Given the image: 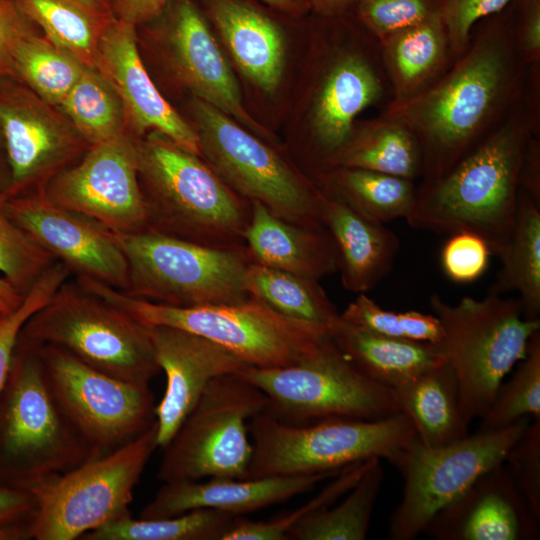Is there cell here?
<instances>
[{
  "label": "cell",
  "instance_id": "cell-1",
  "mask_svg": "<svg viewBox=\"0 0 540 540\" xmlns=\"http://www.w3.org/2000/svg\"><path fill=\"white\" fill-rule=\"evenodd\" d=\"M466 51L430 87L386 113L416 135L422 154V184L444 176L481 139L512 92L519 54L509 14L478 22Z\"/></svg>",
  "mask_w": 540,
  "mask_h": 540
},
{
  "label": "cell",
  "instance_id": "cell-2",
  "mask_svg": "<svg viewBox=\"0 0 540 540\" xmlns=\"http://www.w3.org/2000/svg\"><path fill=\"white\" fill-rule=\"evenodd\" d=\"M530 102L482 138L440 179L416 188L405 218L414 229L472 232L500 256L513 233L525 148L536 133Z\"/></svg>",
  "mask_w": 540,
  "mask_h": 540
},
{
  "label": "cell",
  "instance_id": "cell-3",
  "mask_svg": "<svg viewBox=\"0 0 540 540\" xmlns=\"http://www.w3.org/2000/svg\"><path fill=\"white\" fill-rule=\"evenodd\" d=\"M138 177L148 230L210 247L245 246L251 203L201 156L150 132L140 141Z\"/></svg>",
  "mask_w": 540,
  "mask_h": 540
},
{
  "label": "cell",
  "instance_id": "cell-4",
  "mask_svg": "<svg viewBox=\"0 0 540 540\" xmlns=\"http://www.w3.org/2000/svg\"><path fill=\"white\" fill-rule=\"evenodd\" d=\"M75 280L147 327L171 326L200 335L250 367L294 364L328 334L326 328L287 317L251 295L236 303L174 307L131 297L89 278Z\"/></svg>",
  "mask_w": 540,
  "mask_h": 540
},
{
  "label": "cell",
  "instance_id": "cell-5",
  "mask_svg": "<svg viewBox=\"0 0 540 540\" xmlns=\"http://www.w3.org/2000/svg\"><path fill=\"white\" fill-rule=\"evenodd\" d=\"M90 458L49 387L36 345L19 337L0 397V485L27 490Z\"/></svg>",
  "mask_w": 540,
  "mask_h": 540
},
{
  "label": "cell",
  "instance_id": "cell-6",
  "mask_svg": "<svg viewBox=\"0 0 540 540\" xmlns=\"http://www.w3.org/2000/svg\"><path fill=\"white\" fill-rule=\"evenodd\" d=\"M429 306L443 328L438 344L455 372L465 421L484 418L504 377L524 358L540 319H526L519 298L488 291L482 299L449 304L432 294Z\"/></svg>",
  "mask_w": 540,
  "mask_h": 540
},
{
  "label": "cell",
  "instance_id": "cell-7",
  "mask_svg": "<svg viewBox=\"0 0 540 540\" xmlns=\"http://www.w3.org/2000/svg\"><path fill=\"white\" fill-rule=\"evenodd\" d=\"M20 338L62 349L114 378L149 385L160 372L149 327L76 280L63 282L24 324Z\"/></svg>",
  "mask_w": 540,
  "mask_h": 540
},
{
  "label": "cell",
  "instance_id": "cell-8",
  "mask_svg": "<svg viewBox=\"0 0 540 540\" xmlns=\"http://www.w3.org/2000/svg\"><path fill=\"white\" fill-rule=\"evenodd\" d=\"M252 457L248 478L315 474L365 460L395 465L417 437L403 412L374 419H332L294 425L266 412L249 422Z\"/></svg>",
  "mask_w": 540,
  "mask_h": 540
},
{
  "label": "cell",
  "instance_id": "cell-9",
  "mask_svg": "<svg viewBox=\"0 0 540 540\" xmlns=\"http://www.w3.org/2000/svg\"><path fill=\"white\" fill-rule=\"evenodd\" d=\"M268 398L266 413L288 424L374 420L401 412L394 389L361 373L327 334L298 362L239 372Z\"/></svg>",
  "mask_w": 540,
  "mask_h": 540
},
{
  "label": "cell",
  "instance_id": "cell-10",
  "mask_svg": "<svg viewBox=\"0 0 540 540\" xmlns=\"http://www.w3.org/2000/svg\"><path fill=\"white\" fill-rule=\"evenodd\" d=\"M114 236L128 262L124 293L131 297L174 307L249 297L245 275L252 260L245 246L210 247L151 230Z\"/></svg>",
  "mask_w": 540,
  "mask_h": 540
},
{
  "label": "cell",
  "instance_id": "cell-11",
  "mask_svg": "<svg viewBox=\"0 0 540 540\" xmlns=\"http://www.w3.org/2000/svg\"><path fill=\"white\" fill-rule=\"evenodd\" d=\"M267 406L265 393L239 372L212 379L161 448L159 481L248 478L249 422Z\"/></svg>",
  "mask_w": 540,
  "mask_h": 540
},
{
  "label": "cell",
  "instance_id": "cell-12",
  "mask_svg": "<svg viewBox=\"0 0 540 540\" xmlns=\"http://www.w3.org/2000/svg\"><path fill=\"white\" fill-rule=\"evenodd\" d=\"M157 448L155 422L116 451L28 488L35 501L31 539H81L92 530L130 517L135 487Z\"/></svg>",
  "mask_w": 540,
  "mask_h": 540
},
{
  "label": "cell",
  "instance_id": "cell-13",
  "mask_svg": "<svg viewBox=\"0 0 540 540\" xmlns=\"http://www.w3.org/2000/svg\"><path fill=\"white\" fill-rule=\"evenodd\" d=\"M191 107L201 156L230 188L285 220L323 225L320 190L284 157L204 100Z\"/></svg>",
  "mask_w": 540,
  "mask_h": 540
},
{
  "label": "cell",
  "instance_id": "cell-14",
  "mask_svg": "<svg viewBox=\"0 0 540 540\" xmlns=\"http://www.w3.org/2000/svg\"><path fill=\"white\" fill-rule=\"evenodd\" d=\"M530 421L524 417L502 429H479L438 447H427L416 437L394 465L404 487L389 520V539L411 540L421 534L439 510L482 474L503 463Z\"/></svg>",
  "mask_w": 540,
  "mask_h": 540
},
{
  "label": "cell",
  "instance_id": "cell-15",
  "mask_svg": "<svg viewBox=\"0 0 540 540\" xmlns=\"http://www.w3.org/2000/svg\"><path fill=\"white\" fill-rule=\"evenodd\" d=\"M35 345L56 401L92 458L125 446L156 422L149 385L109 376L57 347Z\"/></svg>",
  "mask_w": 540,
  "mask_h": 540
},
{
  "label": "cell",
  "instance_id": "cell-16",
  "mask_svg": "<svg viewBox=\"0 0 540 540\" xmlns=\"http://www.w3.org/2000/svg\"><path fill=\"white\" fill-rule=\"evenodd\" d=\"M0 133L10 172L3 199L45 193L90 147L58 107L13 77L0 80Z\"/></svg>",
  "mask_w": 540,
  "mask_h": 540
},
{
  "label": "cell",
  "instance_id": "cell-17",
  "mask_svg": "<svg viewBox=\"0 0 540 540\" xmlns=\"http://www.w3.org/2000/svg\"><path fill=\"white\" fill-rule=\"evenodd\" d=\"M141 137L125 130L89 147L45 189L52 202L88 215L114 233L148 230L139 184Z\"/></svg>",
  "mask_w": 540,
  "mask_h": 540
},
{
  "label": "cell",
  "instance_id": "cell-18",
  "mask_svg": "<svg viewBox=\"0 0 540 540\" xmlns=\"http://www.w3.org/2000/svg\"><path fill=\"white\" fill-rule=\"evenodd\" d=\"M8 215L75 278H89L124 292L128 262L114 233L83 213L65 208L45 193L4 199Z\"/></svg>",
  "mask_w": 540,
  "mask_h": 540
},
{
  "label": "cell",
  "instance_id": "cell-19",
  "mask_svg": "<svg viewBox=\"0 0 540 540\" xmlns=\"http://www.w3.org/2000/svg\"><path fill=\"white\" fill-rule=\"evenodd\" d=\"M96 70L120 98L130 132L138 137L145 132L160 133L201 156L194 127L166 101L147 73L137 46L135 24L115 17L100 40Z\"/></svg>",
  "mask_w": 540,
  "mask_h": 540
},
{
  "label": "cell",
  "instance_id": "cell-20",
  "mask_svg": "<svg viewBox=\"0 0 540 540\" xmlns=\"http://www.w3.org/2000/svg\"><path fill=\"white\" fill-rule=\"evenodd\" d=\"M154 354L166 375V389L155 407L157 441L163 448L217 376L242 371L247 365L220 345L171 326L149 327Z\"/></svg>",
  "mask_w": 540,
  "mask_h": 540
},
{
  "label": "cell",
  "instance_id": "cell-21",
  "mask_svg": "<svg viewBox=\"0 0 540 540\" xmlns=\"http://www.w3.org/2000/svg\"><path fill=\"white\" fill-rule=\"evenodd\" d=\"M539 523L501 463L439 510L422 533L437 540H535Z\"/></svg>",
  "mask_w": 540,
  "mask_h": 540
},
{
  "label": "cell",
  "instance_id": "cell-22",
  "mask_svg": "<svg viewBox=\"0 0 540 540\" xmlns=\"http://www.w3.org/2000/svg\"><path fill=\"white\" fill-rule=\"evenodd\" d=\"M165 20L169 61L180 80L197 98L260 132L245 111L237 81L196 5L176 0Z\"/></svg>",
  "mask_w": 540,
  "mask_h": 540
},
{
  "label": "cell",
  "instance_id": "cell-23",
  "mask_svg": "<svg viewBox=\"0 0 540 540\" xmlns=\"http://www.w3.org/2000/svg\"><path fill=\"white\" fill-rule=\"evenodd\" d=\"M340 471L246 479L212 477L204 482H164L152 500L142 508L139 518H167L200 508L244 516L309 492L319 482L334 477Z\"/></svg>",
  "mask_w": 540,
  "mask_h": 540
},
{
  "label": "cell",
  "instance_id": "cell-24",
  "mask_svg": "<svg viewBox=\"0 0 540 540\" xmlns=\"http://www.w3.org/2000/svg\"><path fill=\"white\" fill-rule=\"evenodd\" d=\"M383 91V79L376 67L360 52L343 53L329 65L311 112L312 136L323 163L322 173L333 168L355 128L357 115L379 100Z\"/></svg>",
  "mask_w": 540,
  "mask_h": 540
},
{
  "label": "cell",
  "instance_id": "cell-25",
  "mask_svg": "<svg viewBox=\"0 0 540 540\" xmlns=\"http://www.w3.org/2000/svg\"><path fill=\"white\" fill-rule=\"evenodd\" d=\"M245 247L253 262L319 280L339 271V255L328 230L285 220L251 202Z\"/></svg>",
  "mask_w": 540,
  "mask_h": 540
},
{
  "label": "cell",
  "instance_id": "cell-26",
  "mask_svg": "<svg viewBox=\"0 0 540 540\" xmlns=\"http://www.w3.org/2000/svg\"><path fill=\"white\" fill-rule=\"evenodd\" d=\"M321 194V222L336 245L342 285L351 292L365 293L391 271L399 239L384 223Z\"/></svg>",
  "mask_w": 540,
  "mask_h": 540
},
{
  "label": "cell",
  "instance_id": "cell-27",
  "mask_svg": "<svg viewBox=\"0 0 540 540\" xmlns=\"http://www.w3.org/2000/svg\"><path fill=\"white\" fill-rule=\"evenodd\" d=\"M327 332L361 373L392 389L446 362L436 344L372 332L344 321L340 315Z\"/></svg>",
  "mask_w": 540,
  "mask_h": 540
},
{
  "label": "cell",
  "instance_id": "cell-28",
  "mask_svg": "<svg viewBox=\"0 0 540 540\" xmlns=\"http://www.w3.org/2000/svg\"><path fill=\"white\" fill-rule=\"evenodd\" d=\"M393 92L387 110L417 97L444 74L452 55L441 14L399 29L378 41Z\"/></svg>",
  "mask_w": 540,
  "mask_h": 540
},
{
  "label": "cell",
  "instance_id": "cell-29",
  "mask_svg": "<svg viewBox=\"0 0 540 540\" xmlns=\"http://www.w3.org/2000/svg\"><path fill=\"white\" fill-rule=\"evenodd\" d=\"M210 16L242 72L273 93L284 69V39L276 23L240 0H208Z\"/></svg>",
  "mask_w": 540,
  "mask_h": 540
},
{
  "label": "cell",
  "instance_id": "cell-30",
  "mask_svg": "<svg viewBox=\"0 0 540 540\" xmlns=\"http://www.w3.org/2000/svg\"><path fill=\"white\" fill-rule=\"evenodd\" d=\"M394 391L401 412L410 418L423 445L438 447L469 434V424L461 412L458 381L447 362Z\"/></svg>",
  "mask_w": 540,
  "mask_h": 540
},
{
  "label": "cell",
  "instance_id": "cell-31",
  "mask_svg": "<svg viewBox=\"0 0 540 540\" xmlns=\"http://www.w3.org/2000/svg\"><path fill=\"white\" fill-rule=\"evenodd\" d=\"M21 13L50 40L97 69L100 40L114 12L93 0H14Z\"/></svg>",
  "mask_w": 540,
  "mask_h": 540
},
{
  "label": "cell",
  "instance_id": "cell-32",
  "mask_svg": "<svg viewBox=\"0 0 540 540\" xmlns=\"http://www.w3.org/2000/svg\"><path fill=\"white\" fill-rule=\"evenodd\" d=\"M371 170L409 180L422 174L416 135L400 118L385 113L358 130L338 154L334 167Z\"/></svg>",
  "mask_w": 540,
  "mask_h": 540
},
{
  "label": "cell",
  "instance_id": "cell-33",
  "mask_svg": "<svg viewBox=\"0 0 540 540\" xmlns=\"http://www.w3.org/2000/svg\"><path fill=\"white\" fill-rule=\"evenodd\" d=\"M502 267L489 291L520 295L526 319H540V205L519 191L513 233L499 256Z\"/></svg>",
  "mask_w": 540,
  "mask_h": 540
},
{
  "label": "cell",
  "instance_id": "cell-34",
  "mask_svg": "<svg viewBox=\"0 0 540 540\" xmlns=\"http://www.w3.org/2000/svg\"><path fill=\"white\" fill-rule=\"evenodd\" d=\"M319 180L321 193L381 223L406 218L415 200L412 180L371 170L338 166L322 173Z\"/></svg>",
  "mask_w": 540,
  "mask_h": 540
},
{
  "label": "cell",
  "instance_id": "cell-35",
  "mask_svg": "<svg viewBox=\"0 0 540 540\" xmlns=\"http://www.w3.org/2000/svg\"><path fill=\"white\" fill-rule=\"evenodd\" d=\"M245 286L249 295L277 312L301 321L329 328L340 315L319 280L251 262Z\"/></svg>",
  "mask_w": 540,
  "mask_h": 540
},
{
  "label": "cell",
  "instance_id": "cell-36",
  "mask_svg": "<svg viewBox=\"0 0 540 540\" xmlns=\"http://www.w3.org/2000/svg\"><path fill=\"white\" fill-rule=\"evenodd\" d=\"M376 459L336 505L324 508L296 524L287 540H363L383 482L384 471Z\"/></svg>",
  "mask_w": 540,
  "mask_h": 540
},
{
  "label": "cell",
  "instance_id": "cell-37",
  "mask_svg": "<svg viewBox=\"0 0 540 540\" xmlns=\"http://www.w3.org/2000/svg\"><path fill=\"white\" fill-rule=\"evenodd\" d=\"M235 517L210 508L158 519L130 516L92 530L81 540H222Z\"/></svg>",
  "mask_w": 540,
  "mask_h": 540
},
{
  "label": "cell",
  "instance_id": "cell-38",
  "mask_svg": "<svg viewBox=\"0 0 540 540\" xmlns=\"http://www.w3.org/2000/svg\"><path fill=\"white\" fill-rule=\"evenodd\" d=\"M86 67L44 34L35 32L18 47L15 78L59 108Z\"/></svg>",
  "mask_w": 540,
  "mask_h": 540
},
{
  "label": "cell",
  "instance_id": "cell-39",
  "mask_svg": "<svg viewBox=\"0 0 540 540\" xmlns=\"http://www.w3.org/2000/svg\"><path fill=\"white\" fill-rule=\"evenodd\" d=\"M59 109L90 146L128 130L120 98L96 69H84Z\"/></svg>",
  "mask_w": 540,
  "mask_h": 540
},
{
  "label": "cell",
  "instance_id": "cell-40",
  "mask_svg": "<svg viewBox=\"0 0 540 540\" xmlns=\"http://www.w3.org/2000/svg\"><path fill=\"white\" fill-rule=\"evenodd\" d=\"M524 417L540 419V331L531 336L513 376L500 384L479 429H502Z\"/></svg>",
  "mask_w": 540,
  "mask_h": 540
},
{
  "label": "cell",
  "instance_id": "cell-41",
  "mask_svg": "<svg viewBox=\"0 0 540 540\" xmlns=\"http://www.w3.org/2000/svg\"><path fill=\"white\" fill-rule=\"evenodd\" d=\"M379 458L350 464L332 477V481L303 506L267 521H253L236 516L222 540H287L288 532L301 520L334 504L361 478Z\"/></svg>",
  "mask_w": 540,
  "mask_h": 540
},
{
  "label": "cell",
  "instance_id": "cell-42",
  "mask_svg": "<svg viewBox=\"0 0 540 540\" xmlns=\"http://www.w3.org/2000/svg\"><path fill=\"white\" fill-rule=\"evenodd\" d=\"M340 317L350 324L390 337L436 345L443 338L442 325L434 314L386 310L365 293L350 302Z\"/></svg>",
  "mask_w": 540,
  "mask_h": 540
},
{
  "label": "cell",
  "instance_id": "cell-43",
  "mask_svg": "<svg viewBox=\"0 0 540 540\" xmlns=\"http://www.w3.org/2000/svg\"><path fill=\"white\" fill-rule=\"evenodd\" d=\"M57 260L7 213L0 196V272L25 296Z\"/></svg>",
  "mask_w": 540,
  "mask_h": 540
},
{
  "label": "cell",
  "instance_id": "cell-44",
  "mask_svg": "<svg viewBox=\"0 0 540 540\" xmlns=\"http://www.w3.org/2000/svg\"><path fill=\"white\" fill-rule=\"evenodd\" d=\"M71 275L63 263L56 261L35 282L15 311L0 316V397L9 377L14 351L24 324Z\"/></svg>",
  "mask_w": 540,
  "mask_h": 540
},
{
  "label": "cell",
  "instance_id": "cell-45",
  "mask_svg": "<svg viewBox=\"0 0 540 540\" xmlns=\"http://www.w3.org/2000/svg\"><path fill=\"white\" fill-rule=\"evenodd\" d=\"M359 23L381 40L390 33L441 14V0H358Z\"/></svg>",
  "mask_w": 540,
  "mask_h": 540
},
{
  "label": "cell",
  "instance_id": "cell-46",
  "mask_svg": "<svg viewBox=\"0 0 540 540\" xmlns=\"http://www.w3.org/2000/svg\"><path fill=\"white\" fill-rule=\"evenodd\" d=\"M503 465L527 508L540 522V419L530 421Z\"/></svg>",
  "mask_w": 540,
  "mask_h": 540
},
{
  "label": "cell",
  "instance_id": "cell-47",
  "mask_svg": "<svg viewBox=\"0 0 540 540\" xmlns=\"http://www.w3.org/2000/svg\"><path fill=\"white\" fill-rule=\"evenodd\" d=\"M492 255L488 244L475 233L460 231L450 234L441 250V266L445 275L457 283L480 278L489 266Z\"/></svg>",
  "mask_w": 540,
  "mask_h": 540
},
{
  "label": "cell",
  "instance_id": "cell-48",
  "mask_svg": "<svg viewBox=\"0 0 540 540\" xmlns=\"http://www.w3.org/2000/svg\"><path fill=\"white\" fill-rule=\"evenodd\" d=\"M511 0H441V16L451 53L459 57L468 48L475 25L504 10Z\"/></svg>",
  "mask_w": 540,
  "mask_h": 540
},
{
  "label": "cell",
  "instance_id": "cell-49",
  "mask_svg": "<svg viewBox=\"0 0 540 540\" xmlns=\"http://www.w3.org/2000/svg\"><path fill=\"white\" fill-rule=\"evenodd\" d=\"M35 501L25 489L0 485V540L31 539Z\"/></svg>",
  "mask_w": 540,
  "mask_h": 540
},
{
  "label": "cell",
  "instance_id": "cell-50",
  "mask_svg": "<svg viewBox=\"0 0 540 540\" xmlns=\"http://www.w3.org/2000/svg\"><path fill=\"white\" fill-rule=\"evenodd\" d=\"M520 58L536 66L540 61V0H511L506 7Z\"/></svg>",
  "mask_w": 540,
  "mask_h": 540
},
{
  "label": "cell",
  "instance_id": "cell-51",
  "mask_svg": "<svg viewBox=\"0 0 540 540\" xmlns=\"http://www.w3.org/2000/svg\"><path fill=\"white\" fill-rule=\"evenodd\" d=\"M35 32L34 25L21 13L14 0H0V80L15 78L16 51Z\"/></svg>",
  "mask_w": 540,
  "mask_h": 540
},
{
  "label": "cell",
  "instance_id": "cell-52",
  "mask_svg": "<svg viewBox=\"0 0 540 540\" xmlns=\"http://www.w3.org/2000/svg\"><path fill=\"white\" fill-rule=\"evenodd\" d=\"M535 134L530 137L523 155L520 189L540 205V146Z\"/></svg>",
  "mask_w": 540,
  "mask_h": 540
},
{
  "label": "cell",
  "instance_id": "cell-53",
  "mask_svg": "<svg viewBox=\"0 0 540 540\" xmlns=\"http://www.w3.org/2000/svg\"><path fill=\"white\" fill-rule=\"evenodd\" d=\"M169 0H111L115 17L136 26L157 17Z\"/></svg>",
  "mask_w": 540,
  "mask_h": 540
},
{
  "label": "cell",
  "instance_id": "cell-54",
  "mask_svg": "<svg viewBox=\"0 0 540 540\" xmlns=\"http://www.w3.org/2000/svg\"><path fill=\"white\" fill-rule=\"evenodd\" d=\"M24 297L5 277H0V314L7 315L15 311Z\"/></svg>",
  "mask_w": 540,
  "mask_h": 540
},
{
  "label": "cell",
  "instance_id": "cell-55",
  "mask_svg": "<svg viewBox=\"0 0 540 540\" xmlns=\"http://www.w3.org/2000/svg\"><path fill=\"white\" fill-rule=\"evenodd\" d=\"M358 0H310L319 12L325 15H336L343 13L351 6H355Z\"/></svg>",
  "mask_w": 540,
  "mask_h": 540
},
{
  "label": "cell",
  "instance_id": "cell-56",
  "mask_svg": "<svg viewBox=\"0 0 540 540\" xmlns=\"http://www.w3.org/2000/svg\"><path fill=\"white\" fill-rule=\"evenodd\" d=\"M10 183V172L3 139L0 133V196H4Z\"/></svg>",
  "mask_w": 540,
  "mask_h": 540
},
{
  "label": "cell",
  "instance_id": "cell-57",
  "mask_svg": "<svg viewBox=\"0 0 540 540\" xmlns=\"http://www.w3.org/2000/svg\"><path fill=\"white\" fill-rule=\"evenodd\" d=\"M265 3L280 9H301L307 4H310V0H262Z\"/></svg>",
  "mask_w": 540,
  "mask_h": 540
},
{
  "label": "cell",
  "instance_id": "cell-58",
  "mask_svg": "<svg viewBox=\"0 0 540 540\" xmlns=\"http://www.w3.org/2000/svg\"><path fill=\"white\" fill-rule=\"evenodd\" d=\"M93 1L107 7V8H109V9H111L113 11L111 0H93Z\"/></svg>",
  "mask_w": 540,
  "mask_h": 540
},
{
  "label": "cell",
  "instance_id": "cell-59",
  "mask_svg": "<svg viewBox=\"0 0 540 540\" xmlns=\"http://www.w3.org/2000/svg\"><path fill=\"white\" fill-rule=\"evenodd\" d=\"M0 316H1V314H0Z\"/></svg>",
  "mask_w": 540,
  "mask_h": 540
}]
</instances>
